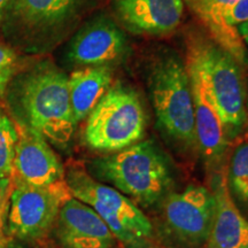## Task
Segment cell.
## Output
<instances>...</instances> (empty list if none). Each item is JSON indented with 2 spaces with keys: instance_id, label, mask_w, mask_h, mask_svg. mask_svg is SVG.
Segmentation results:
<instances>
[{
  "instance_id": "1",
  "label": "cell",
  "mask_w": 248,
  "mask_h": 248,
  "mask_svg": "<svg viewBox=\"0 0 248 248\" xmlns=\"http://www.w3.org/2000/svg\"><path fill=\"white\" fill-rule=\"evenodd\" d=\"M15 122L43 136L49 144L67 148L76 129L68 75L51 60L18 70L6 90Z\"/></svg>"
},
{
  "instance_id": "2",
  "label": "cell",
  "mask_w": 248,
  "mask_h": 248,
  "mask_svg": "<svg viewBox=\"0 0 248 248\" xmlns=\"http://www.w3.org/2000/svg\"><path fill=\"white\" fill-rule=\"evenodd\" d=\"M90 169L99 181L145 208L160 206L176 185L169 157L152 139L94 159Z\"/></svg>"
},
{
  "instance_id": "3",
  "label": "cell",
  "mask_w": 248,
  "mask_h": 248,
  "mask_svg": "<svg viewBox=\"0 0 248 248\" xmlns=\"http://www.w3.org/2000/svg\"><path fill=\"white\" fill-rule=\"evenodd\" d=\"M148 88L160 131L179 151L199 152L185 60L170 49L155 55L148 68Z\"/></svg>"
},
{
  "instance_id": "4",
  "label": "cell",
  "mask_w": 248,
  "mask_h": 248,
  "mask_svg": "<svg viewBox=\"0 0 248 248\" xmlns=\"http://www.w3.org/2000/svg\"><path fill=\"white\" fill-rule=\"evenodd\" d=\"M95 1L11 0L0 26L15 47L29 53H40L66 36Z\"/></svg>"
},
{
  "instance_id": "5",
  "label": "cell",
  "mask_w": 248,
  "mask_h": 248,
  "mask_svg": "<svg viewBox=\"0 0 248 248\" xmlns=\"http://www.w3.org/2000/svg\"><path fill=\"white\" fill-rule=\"evenodd\" d=\"M185 44L186 51L191 52L200 62L224 123L226 136L230 141L234 140L248 123L247 80L244 67L199 30L188 31Z\"/></svg>"
},
{
  "instance_id": "6",
  "label": "cell",
  "mask_w": 248,
  "mask_h": 248,
  "mask_svg": "<svg viewBox=\"0 0 248 248\" xmlns=\"http://www.w3.org/2000/svg\"><path fill=\"white\" fill-rule=\"evenodd\" d=\"M147 114L139 93L117 83L86 117L84 140L93 151L115 153L144 140Z\"/></svg>"
},
{
  "instance_id": "7",
  "label": "cell",
  "mask_w": 248,
  "mask_h": 248,
  "mask_svg": "<svg viewBox=\"0 0 248 248\" xmlns=\"http://www.w3.org/2000/svg\"><path fill=\"white\" fill-rule=\"evenodd\" d=\"M215 200L206 186L172 192L160 204L157 238L168 248H201L208 240Z\"/></svg>"
},
{
  "instance_id": "8",
  "label": "cell",
  "mask_w": 248,
  "mask_h": 248,
  "mask_svg": "<svg viewBox=\"0 0 248 248\" xmlns=\"http://www.w3.org/2000/svg\"><path fill=\"white\" fill-rule=\"evenodd\" d=\"M7 210V232L17 241H37L53 230L64 201L71 197L66 181L48 187L13 183Z\"/></svg>"
},
{
  "instance_id": "9",
  "label": "cell",
  "mask_w": 248,
  "mask_h": 248,
  "mask_svg": "<svg viewBox=\"0 0 248 248\" xmlns=\"http://www.w3.org/2000/svg\"><path fill=\"white\" fill-rule=\"evenodd\" d=\"M64 181L71 197L92 207L102 219H114L139 237L160 241L150 217L138 204L116 188L97 181L90 173L76 167H71L64 173Z\"/></svg>"
},
{
  "instance_id": "10",
  "label": "cell",
  "mask_w": 248,
  "mask_h": 248,
  "mask_svg": "<svg viewBox=\"0 0 248 248\" xmlns=\"http://www.w3.org/2000/svg\"><path fill=\"white\" fill-rule=\"evenodd\" d=\"M131 54L128 37L106 13L97 14L77 30L64 51V61L74 70L84 67L123 63Z\"/></svg>"
},
{
  "instance_id": "11",
  "label": "cell",
  "mask_w": 248,
  "mask_h": 248,
  "mask_svg": "<svg viewBox=\"0 0 248 248\" xmlns=\"http://www.w3.org/2000/svg\"><path fill=\"white\" fill-rule=\"evenodd\" d=\"M185 63L193 97L198 150L204 163L215 169L224 159L231 141L226 136L224 123L200 62L191 52L186 51Z\"/></svg>"
},
{
  "instance_id": "12",
  "label": "cell",
  "mask_w": 248,
  "mask_h": 248,
  "mask_svg": "<svg viewBox=\"0 0 248 248\" xmlns=\"http://www.w3.org/2000/svg\"><path fill=\"white\" fill-rule=\"evenodd\" d=\"M15 124L17 142L12 183L48 187L64 182L63 166L49 142L32 129Z\"/></svg>"
},
{
  "instance_id": "13",
  "label": "cell",
  "mask_w": 248,
  "mask_h": 248,
  "mask_svg": "<svg viewBox=\"0 0 248 248\" xmlns=\"http://www.w3.org/2000/svg\"><path fill=\"white\" fill-rule=\"evenodd\" d=\"M53 230L61 248H114L117 241L102 217L73 197L61 206Z\"/></svg>"
},
{
  "instance_id": "14",
  "label": "cell",
  "mask_w": 248,
  "mask_h": 248,
  "mask_svg": "<svg viewBox=\"0 0 248 248\" xmlns=\"http://www.w3.org/2000/svg\"><path fill=\"white\" fill-rule=\"evenodd\" d=\"M114 13L124 30L135 35L162 36L182 23L184 0H111Z\"/></svg>"
},
{
  "instance_id": "15",
  "label": "cell",
  "mask_w": 248,
  "mask_h": 248,
  "mask_svg": "<svg viewBox=\"0 0 248 248\" xmlns=\"http://www.w3.org/2000/svg\"><path fill=\"white\" fill-rule=\"evenodd\" d=\"M210 191L215 209L204 248H248V221L232 199L224 171L213 175Z\"/></svg>"
},
{
  "instance_id": "16",
  "label": "cell",
  "mask_w": 248,
  "mask_h": 248,
  "mask_svg": "<svg viewBox=\"0 0 248 248\" xmlns=\"http://www.w3.org/2000/svg\"><path fill=\"white\" fill-rule=\"evenodd\" d=\"M237 0H184L200 21L209 38L230 53L243 67L248 66V51L237 28L228 23V13Z\"/></svg>"
},
{
  "instance_id": "17",
  "label": "cell",
  "mask_w": 248,
  "mask_h": 248,
  "mask_svg": "<svg viewBox=\"0 0 248 248\" xmlns=\"http://www.w3.org/2000/svg\"><path fill=\"white\" fill-rule=\"evenodd\" d=\"M114 70L115 67L111 66L84 67L73 70L68 76L70 104L77 124L86 120L110 89Z\"/></svg>"
},
{
  "instance_id": "18",
  "label": "cell",
  "mask_w": 248,
  "mask_h": 248,
  "mask_svg": "<svg viewBox=\"0 0 248 248\" xmlns=\"http://www.w3.org/2000/svg\"><path fill=\"white\" fill-rule=\"evenodd\" d=\"M225 173L230 193L248 206V140L232 151Z\"/></svg>"
},
{
  "instance_id": "19",
  "label": "cell",
  "mask_w": 248,
  "mask_h": 248,
  "mask_svg": "<svg viewBox=\"0 0 248 248\" xmlns=\"http://www.w3.org/2000/svg\"><path fill=\"white\" fill-rule=\"evenodd\" d=\"M16 124L0 108V182L11 183L14 172Z\"/></svg>"
},
{
  "instance_id": "20",
  "label": "cell",
  "mask_w": 248,
  "mask_h": 248,
  "mask_svg": "<svg viewBox=\"0 0 248 248\" xmlns=\"http://www.w3.org/2000/svg\"><path fill=\"white\" fill-rule=\"evenodd\" d=\"M18 71L16 52L9 46L0 43V98L5 95L9 83Z\"/></svg>"
},
{
  "instance_id": "21",
  "label": "cell",
  "mask_w": 248,
  "mask_h": 248,
  "mask_svg": "<svg viewBox=\"0 0 248 248\" xmlns=\"http://www.w3.org/2000/svg\"><path fill=\"white\" fill-rule=\"evenodd\" d=\"M228 23L237 28L248 21V0H237L228 13Z\"/></svg>"
},
{
  "instance_id": "22",
  "label": "cell",
  "mask_w": 248,
  "mask_h": 248,
  "mask_svg": "<svg viewBox=\"0 0 248 248\" xmlns=\"http://www.w3.org/2000/svg\"><path fill=\"white\" fill-rule=\"evenodd\" d=\"M237 30L238 32H239L243 42L245 43V45L248 46V21L243 24H240V26H238Z\"/></svg>"
},
{
  "instance_id": "23",
  "label": "cell",
  "mask_w": 248,
  "mask_h": 248,
  "mask_svg": "<svg viewBox=\"0 0 248 248\" xmlns=\"http://www.w3.org/2000/svg\"><path fill=\"white\" fill-rule=\"evenodd\" d=\"M9 1H11V0H0V24H1L2 20H4L6 9L8 7Z\"/></svg>"
},
{
  "instance_id": "24",
  "label": "cell",
  "mask_w": 248,
  "mask_h": 248,
  "mask_svg": "<svg viewBox=\"0 0 248 248\" xmlns=\"http://www.w3.org/2000/svg\"><path fill=\"white\" fill-rule=\"evenodd\" d=\"M5 248H26V247H24V245L21 243V241L11 240L5 245Z\"/></svg>"
},
{
  "instance_id": "25",
  "label": "cell",
  "mask_w": 248,
  "mask_h": 248,
  "mask_svg": "<svg viewBox=\"0 0 248 248\" xmlns=\"http://www.w3.org/2000/svg\"><path fill=\"white\" fill-rule=\"evenodd\" d=\"M9 184L7 182H0V192H1L6 187V185Z\"/></svg>"
},
{
  "instance_id": "26",
  "label": "cell",
  "mask_w": 248,
  "mask_h": 248,
  "mask_svg": "<svg viewBox=\"0 0 248 248\" xmlns=\"http://www.w3.org/2000/svg\"><path fill=\"white\" fill-rule=\"evenodd\" d=\"M5 243H4V240L2 239H0V248H5Z\"/></svg>"
},
{
  "instance_id": "27",
  "label": "cell",
  "mask_w": 248,
  "mask_h": 248,
  "mask_svg": "<svg viewBox=\"0 0 248 248\" xmlns=\"http://www.w3.org/2000/svg\"><path fill=\"white\" fill-rule=\"evenodd\" d=\"M246 106H247V111H248V80H247V100H246Z\"/></svg>"
},
{
  "instance_id": "28",
  "label": "cell",
  "mask_w": 248,
  "mask_h": 248,
  "mask_svg": "<svg viewBox=\"0 0 248 248\" xmlns=\"http://www.w3.org/2000/svg\"><path fill=\"white\" fill-rule=\"evenodd\" d=\"M0 194H1V192H0Z\"/></svg>"
}]
</instances>
